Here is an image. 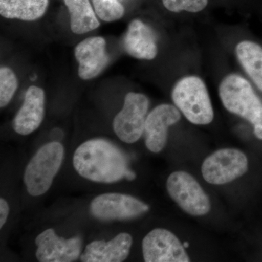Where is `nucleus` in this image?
<instances>
[{"instance_id": "nucleus-1", "label": "nucleus", "mask_w": 262, "mask_h": 262, "mask_svg": "<svg viewBox=\"0 0 262 262\" xmlns=\"http://www.w3.org/2000/svg\"><path fill=\"white\" fill-rule=\"evenodd\" d=\"M73 164L81 177L94 182L110 184L136 179L121 150L104 139H91L81 144L74 155Z\"/></svg>"}, {"instance_id": "nucleus-2", "label": "nucleus", "mask_w": 262, "mask_h": 262, "mask_svg": "<svg viewBox=\"0 0 262 262\" xmlns=\"http://www.w3.org/2000/svg\"><path fill=\"white\" fill-rule=\"evenodd\" d=\"M218 92L224 107L249 122L255 136L262 140V100L251 81L231 72L221 80Z\"/></svg>"}, {"instance_id": "nucleus-3", "label": "nucleus", "mask_w": 262, "mask_h": 262, "mask_svg": "<svg viewBox=\"0 0 262 262\" xmlns=\"http://www.w3.org/2000/svg\"><path fill=\"white\" fill-rule=\"evenodd\" d=\"M172 101L188 121L206 125L214 118V110L205 81L200 76H183L174 84Z\"/></svg>"}, {"instance_id": "nucleus-4", "label": "nucleus", "mask_w": 262, "mask_h": 262, "mask_svg": "<svg viewBox=\"0 0 262 262\" xmlns=\"http://www.w3.org/2000/svg\"><path fill=\"white\" fill-rule=\"evenodd\" d=\"M64 149L53 141L42 146L30 160L24 173V183L31 195L45 194L61 168Z\"/></svg>"}, {"instance_id": "nucleus-5", "label": "nucleus", "mask_w": 262, "mask_h": 262, "mask_svg": "<svg viewBox=\"0 0 262 262\" xmlns=\"http://www.w3.org/2000/svg\"><path fill=\"white\" fill-rule=\"evenodd\" d=\"M169 195L188 214L201 216L209 213L211 204L199 183L187 172L175 171L166 182Z\"/></svg>"}, {"instance_id": "nucleus-6", "label": "nucleus", "mask_w": 262, "mask_h": 262, "mask_svg": "<svg viewBox=\"0 0 262 262\" xmlns=\"http://www.w3.org/2000/svg\"><path fill=\"white\" fill-rule=\"evenodd\" d=\"M248 169V160L241 150L222 149L208 156L202 165L203 179L213 185H222L244 176Z\"/></svg>"}, {"instance_id": "nucleus-7", "label": "nucleus", "mask_w": 262, "mask_h": 262, "mask_svg": "<svg viewBox=\"0 0 262 262\" xmlns=\"http://www.w3.org/2000/svg\"><path fill=\"white\" fill-rule=\"evenodd\" d=\"M149 98L140 93L127 94L123 107L113 121V129L117 137L123 142L133 144L144 133Z\"/></svg>"}, {"instance_id": "nucleus-8", "label": "nucleus", "mask_w": 262, "mask_h": 262, "mask_svg": "<svg viewBox=\"0 0 262 262\" xmlns=\"http://www.w3.org/2000/svg\"><path fill=\"white\" fill-rule=\"evenodd\" d=\"M146 203L134 196L120 193H107L91 202V214L103 220H130L149 211Z\"/></svg>"}, {"instance_id": "nucleus-9", "label": "nucleus", "mask_w": 262, "mask_h": 262, "mask_svg": "<svg viewBox=\"0 0 262 262\" xmlns=\"http://www.w3.org/2000/svg\"><path fill=\"white\" fill-rule=\"evenodd\" d=\"M143 256L146 262H189L185 247L168 229H153L142 241Z\"/></svg>"}, {"instance_id": "nucleus-10", "label": "nucleus", "mask_w": 262, "mask_h": 262, "mask_svg": "<svg viewBox=\"0 0 262 262\" xmlns=\"http://www.w3.org/2000/svg\"><path fill=\"white\" fill-rule=\"evenodd\" d=\"M182 113L175 105L162 103L153 108L146 119L144 134L147 149L158 153L166 145L168 128L180 121Z\"/></svg>"}, {"instance_id": "nucleus-11", "label": "nucleus", "mask_w": 262, "mask_h": 262, "mask_svg": "<svg viewBox=\"0 0 262 262\" xmlns=\"http://www.w3.org/2000/svg\"><path fill=\"white\" fill-rule=\"evenodd\" d=\"M36 257L41 262L75 261L80 256L82 239L80 237L65 239L58 237L53 229H48L35 239Z\"/></svg>"}, {"instance_id": "nucleus-12", "label": "nucleus", "mask_w": 262, "mask_h": 262, "mask_svg": "<svg viewBox=\"0 0 262 262\" xmlns=\"http://www.w3.org/2000/svg\"><path fill=\"white\" fill-rule=\"evenodd\" d=\"M106 46V41L101 37L87 38L76 46L75 56L82 80L94 79L106 68L108 62Z\"/></svg>"}, {"instance_id": "nucleus-13", "label": "nucleus", "mask_w": 262, "mask_h": 262, "mask_svg": "<svg viewBox=\"0 0 262 262\" xmlns=\"http://www.w3.org/2000/svg\"><path fill=\"white\" fill-rule=\"evenodd\" d=\"M123 47L133 58L151 61L158 56V39L154 30L139 19H134L129 24Z\"/></svg>"}, {"instance_id": "nucleus-14", "label": "nucleus", "mask_w": 262, "mask_h": 262, "mask_svg": "<svg viewBox=\"0 0 262 262\" xmlns=\"http://www.w3.org/2000/svg\"><path fill=\"white\" fill-rule=\"evenodd\" d=\"M44 115V91L37 86H30L26 93L23 105L13 120V130L20 135H29L39 127Z\"/></svg>"}, {"instance_id": "nucleus-15", "label": "nucleus", "mask_w": 262, "mask_h": 262, "mask_svg": "<svg viewBox=\"0 0 262 262\" xmlns=\"http://www.w3.org/2000/svg\"><path fill=\"white\" fill-rule=\"evenodd\" d=\"M130 234L122 232L111 241H96L86 246L81 256L84 262H121L125 261L132 246Z\"/></svg>"}, {"instance_id": "nucleus-16", "label": "nucleus", "mask_w": 262, "mask_h": 262, "mask_svg": "<svg viewBox=\"0 0 262 262\" xmlns=\"http://www.w3.org/2000/svg\"><path fill=\"white\" fill-rule=\"evenodd\" d=\"M234 53L245 75L262 94V45L244 38L236 43Z\"/></svg>"}, {"instance_id": "nucleus-17", "label": "nucleus", "mask_w": 262, "mask_h": 262, "mask_svg": "<svg viewBox=\"0 0 262 262\" xmlns=\"http://www.w3.org/2000/svg\"><path fill=\"white\" fill-rule=\"evenodd\" d=\"M48 0H0V14L5 18L32 21L42 16Z\"/></svg>"}, {"instance_id": "nucleus-18", "label": "nucleus", "mask_w": 262, "mask_h": 262, "mask_svg": "<svg viewBox=\"0 0 262 262\" xmlns=\"http://www.w3.org/2000/svg\"><path fill=\"white\" fill-rule=\"evenodd\" d=\"M70 14L71 29L76 34H83L99 27L96 13L89 0H64Z\"/></svg>"}, {"instance_id": "nucleus-19", "label": "nucleus", "mask_w": 262, "mask_h": 262, "mask_svg": "<svg viewBox=\"0 0 262 262\" xmlns=\"http://www.w3.org/2000/svg\"><path fill=\"white\" fill-rule=\"evenodd\" d=\"M18 79L9 67L0 69V106H6L11 101L18 89Z\"/></svg>"}, {"instance_id": "nucleus-20", "label": "nucleus", "mask_w": 262, "mask_h": 262, "mask_svg": "<svg viewBox=\"0 0 262 262\" xmlns=\"http://www.w3.org/2000/svg\"><path fill=\"white\" fill-rule=\"evenodd\" d=\"M98 18L106 22H113L122 18L125 8L118 0H92Z\"/></svg>"}, {"instance_id": "nucleus-21", "label": "nucleus", "mask_w": 262, "mask_h": 262, "mask_svg": "<svg viewBox=\"0 0 262 262\" xmlns=\"http://www.w3.org/2000/svg\"><path fill=\"white\" fill-rule=\"evenodd\" d=\"M164 7L172 13H198L208 6V0H162Z\"/></svg>"}, {"instance_id": "nucleus-22", "label": "nucleus", "mask_w": 262, "mask_h": 262, "mask_svg": "<svg viewBox=\"0 0 262 262\" xmlns=\"http://www.w3.org/2000/svg\"><path fill=\"white\" fill-rule=\"evenodd\" d=\"M10 208L8 203L3 198L0 199V227H3L6 223L9 215Z\"/></svg>"}, {"instance_id": "nucleus-23", "label": "nucleus", "mask_w": 262, "mask_h": 262, "mask_svg": "<svg viewBox=\"0 0 262 262\" xmlns=\"http://www.w3.org/2000/svg\"><path fill=\"white\" fill-rule=\"evenodd\" d=\"M184 246L185 248H188V247H189V244H188L187 242H185V243H184Z\"/></svg>"}]
</instances>
